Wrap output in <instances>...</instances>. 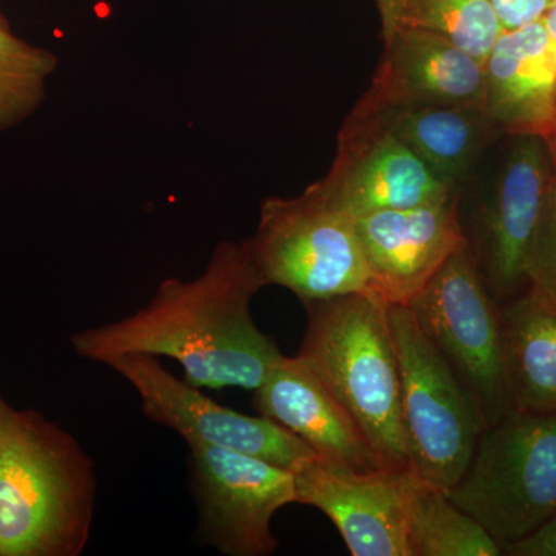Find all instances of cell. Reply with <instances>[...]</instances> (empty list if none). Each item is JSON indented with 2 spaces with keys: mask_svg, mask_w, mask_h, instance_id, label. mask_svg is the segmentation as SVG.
I'll list each match as a JSON object with an SVG mask.
<instances>
[{
  "mask_svg": "<svg viewBox=\"0 0 556 556\" xmlns=\"http://www.w3.org/2000/svg\"><path fill=\"white\" fill-rule=\"evenodd\" d=\"M265 287L248 241H219L199 277L166 278L148 305L76 332L70 345L104 365L124 354L169 357L190 386L254 391L281 357L252 318V299Z\"/></svg>",
  "mask_w": 556,
  "mask_h": 556,
  "instance_id": "cell-1",
  "label": "cell"
},
{
  "mask_svg": "<svg viewBox=\"0 0 556 556\" xmlns=\"http://www.w3.org/2000/svg\"><path fill=\"white\" fill-rule=\"evenodd\" d=\"M97 493L93 459L79 442L0 396V556H79Z\"/></svg>",
  "mask_w": 556,
  "mask_h": 556,
  "instance_id": "cell-2",
  "label": "cell"
},
{
  "mask_svg": "<svg viewBox=\"0 0 556 556\" xmlns=\"http://www.w3.org/2000/svg\"><path fill=\"white\" fill-rule=\"evenodd\" d=\"M298 356L338 399L387 468H412L401 409V371L388 305L348 294L305 305Z\"/></svg>",
  "mask_w": 556,
  "mask_h": 556,
  "instance_id": "cell-3",
  "label": "cell"
},
{
  "mask_svg": "<svg viewBox=\"0 0 556 556\" xmlns=\"http://www.w3.org/2000/svg\"><path fill=\"white\" fill-rule=\"evenodd\" d=\"M447 495L501 547L556 515V415L514 412L486 427Z\"/></svg>",
  "mask_w": 556,
  "mask_h": 556,
  "instance_id": "cell-4",
  "label": "cell"
},
{
  "mask_svg": "<svg viewBox=\"0 0 556 556\" xmlns=\"http://www.w3.org/2000/svg\"><path fill=\"white\" fill-rule=\"evenodd\" d=\"M401 371V409L409 463L417 477L447 490L459 481L485 420L409 306H388Z\"/></svg>",
  "mask_w": 556,
  "mask_h": 556,
  "instance_id": "cell-5",
  "label": "cell"
},
{
  "mask_svg": "<svg viewBox=\"0 0 556 556\" xmlns=\"http://www.w3.org/2000/svg\"><path fill=\"white\" fill-rule=\"evenodd\" d=\"M265 278L291 291L303 305L348 294H372L371 276L353 219L309 195L269 197L257 230L248 239Z\"/></svg>",
  "mask_w": 556,
  "mask_h": 556,
  "instance_id": "cell-6",
  "label": "cell"
},
{
  "mask_svg": "<svg viewBox=\"0 0 556 556\" xmlns=\"http://www.w3.org/2000/svg\"><path fill=\"white\" fill-rule=\"evenodd\" d=\"M407 306L477 401L486 427L514 412L500 303L467 243Z\"/></svg>",
  "mask_w": 556,
  "mask_h": 556,
  "instance_id": "cell-7",
  "label": "cell"
},
{
  "mask_svg": "<svg viewBox=\"0 0 556 556\" xmlns=\"http://www.w3.org/2000/svg\"><path fill=\"white\" fill-rule=\"evenodd\" d=\"M188 445L203 543L226 556L276 554L273 519L298 503L294 471L203 442Z\"/></svg>",
  "mask_w": 556,
  "mask_h": 556,
  "instance_id": "cell-8",
  "label": "cell"
},
{
  "mask_svg": "<svg viewBox=\"0 0 556 556\" xmlns=\"http://www.w3.org/2000/svg\"><path fill=\"white\" fill-rule=\"evenodd\" d=\"M511 138L514 144L495 181L478 201L471 230L466 232L479 274L497 303L526 291L527 262L555 169V155L547 141Z\"/></svg>",
  "mask_w": 556,
  "mask_h": 556,
  "instance_id": "cell-9",
  "label": "cell"
},
{
  "mask_svg": "<svg viewBox=\"0 0 556 556\" xmlns=\"http://www.w3.org/2000/svg\"><path fill=\"white\" fill-rule=\"evenodd\" d=\"M108 367L137 391L144 416L177 431L190 442L233 450L298 471L318 457L298 437L265 416H248L223 407L185 379L167 371L149 354L110 358Z\"/></svg>",
  "mask_w": 556,
  "mask_h": 556,
  "instance_id": "cell-10",
  "label": "cell"
},
{
  "mask_svg": "<svg viewBox=\"0 0 556 556\" xmlns=\"http://www.w3.org/2000/svg\"><path fill=\"white\" fill-rule=\"evenodd\" d=\"M305 190L351 219L387 208L437 203L460 193L379 121L354 115L348 116L340 130L331 169Z\"/></svg>",
  "mask_w": 556,
  "mask_h": 556,
  "instance_id": "cell-11",
  "label": "cell"
},
{
  "mask_svg": "<svg viewBox=\"0 0 556 556\" xmlns=\"http://www.w3.org/2000/svg\"><path fill=\"white\" fill-rule=\"evenodd\" d=\"M460 193L407 208H387L353 219L371 292L388 306L409 305L448 258L467 243Z\"/></svg>",
  "mask_w": 556,
  "mask_h": 556,
  "instance_id": "cell-12",
  "label": "cell"
},
{
  "mask_svg": "<svg viewBox=\"0 0 556 556\" xmlns=\"http://www.w3.org/2000/svg\"><path fill=\"white\" fill-rule=\"evenodd\" d=\"M294 477L298 504L327 515L351 555L409 556L413 468L356 471L317 459L294 471Z\"/></svg>",
  "mask_w": 556,
  "mask_h": 556,
  "instance_id": "cell-13",
  "label": "cell"
},
{
  "mask_svg": "<svg viewBox=\"0 0 556 556\" xmlns=\"http://www.w3.org/2000/svg\"><path fill=\"white\" fill-rule=\"evenodd\" d=\"M382 56L353 115L424 105L482 109L484 64L434 33L382 27Z\"/></svg>",
  "mask_w": 556,
  "mask_h": 556,
  "instance_id": "cell-14",
  "label": "cell"
},
{
  "mask_svg": "<svg viewBox=\"0 0 556 556\" xmlns=\"http://www.w3.org/2000/svg\"><path fill=\"white\" fill-rule=\"evenodd\" d=\"M482 112L497 134L556 150V56L544 20L504 30L484 62Z\"/></svg>",
  "mask_w": 556,
  "mask_h": 556,
  "instance_id": "cell-15",
  "label": "cell"
},
{
  "mask_svg": "<svg viewBox=\"0 0 556 556\" xmlns=\"http://www.w3.org/2000/svg\"><path fill=\"white\" fill-rule=\"evenodd\" d=\"M252 405L260 416L305 442L321 463L356 471L387 468L353 417L299 356L281 354L254 390Z\"/></svg>",
  "mask_w": 556,
  "mask_h": 556,
  "instance_id": "cell-16",
  "label": "cell"
},
{
  "mask_svg": "<svg viewBox=\"0 0 556 556\" xmlns=\"http://www.w3.org/2000/svg\"><path fill=\"white\" fill-rule=\"evenodd\" d=\"M361 118L379 121L457 192H463L482 152L500 135L482 109L463 105L388 109Z\"/></svg>",
  "mask_w": 556,
  "mask_h": 556,
  "instance_id": "cell-17",
  "label": "cell"
},
{
  "mask_svg": "<svg viewBox=\"0 0 556 556\" xmlns=\"http://www.w3.org/2000/svg\"><path fill=\"white\" fill-rule=\"evenodd\" d=\"M500 309L514 409L556 415V306L527 288Z\"/></svg>",
  "mask_w": 556,
  "mask_h": 556,
  "instance_id": "cell-18",
  "label": "cell"
},
{
  "mask_svg": "<svg viewBox=\"0 0 556 556\" xmlns=\"http://www.w3.org/2000/svg\"><path fill=\"white\" fill-rule=\"evenodd\" d=\"M409 556H500L495 538L450 500L447 492L417 477L408 503Z\"/></svg>",
  "mask_w": 556,
  "mask_h": 556,
  "instance_id": "cell-19",
  "label": "cell"
},
{
  "mask_svg": "<svg viewBox=\"0 0 556 556\" xmlns=\"http://www.w3.org/2000/svg\"><path fill=\"white\" fill-rule=\"evenodd\" d=\"M382 27L434 33L484 64L504 28L489 0H376Z\"/></svg>",
  "mask_w": 556,
  "mask_h": 556,
  "instance_id": "cell-20",
  "label": "cell"
},
{
  "mask_svg": "<svg viewBox=\"0 0 556 556\" xmlns=\"http://www.w3.org/2000/svg\"><path fill=\"white\" fill-rule=\"evenodd\" d=\"M58 64L53 51L17 38L9 22H0V130L17 126L38 110Z\"/></svg>",
  "mask_w": 556,
  "mask_h": 556,
  "instance_id": "cell-21",
  "label": "cell"
},
{
  "mask_svg": "<svg viewBox=\"0 0 556 556\" xmlns=\"http://www.w3.org/2000/svg\"><path fill=\"white\" fill-rule=\"evenodd\" d=\"M526 274L527 288L556 306V155L554 178Z\"/></svg>",
  "mask_w": 556,
  "mask_h": 556,
  "instance_id": "cell-22",
  "label": "cell"
},
{
  "mask_svg": "<svg viewBox=\"0 0 556 556\" xmlns=\"http://www.w3.org/2000/svg\"><path fill=\"white\" fill-rule=\"evenodd\" d=\"M555 0H489L504 30H515L544 20Z\"/></svg>",
  "mask_w": 556,
  "mask_h": 556,
  "instance_id": "cell-23",
  "label": "cell"
},
{
  "mask_svg": "<svg viewBox=\"0 0 556 556\" xmlns=\"http://www.w3.org/2000/svg\"><path fill=\"white\" fill-rule=\"evenodd\" d=\"M508 556H556V515L522 540L503 547Z\"/></svg>",
  "mask_w": 556,
  "mask_h": 556,
  "instance_id": "cell-24",
  "label": "cell"
},
{
  "mask_svg": "<svg viewBox=\"0 0 556 556\" xmlns=\"http://www.w3.org/2000/svg\"><path fill=\"white\" fill-rule=\"evenodd\" d=\"M544 22H546L548 36H551L552 49H554V53L556 56V0L554 2V5H552V9L548 10L546 17H544Z\"/></svg>",
  "mask_w": 556,
  "mask_h": 556,
  "instance_id": "cell-25",
  "label": "cell"
},
{
  "mask_svg": "<svg viewBox=\"0 0 556 556\" xmlns=\"http://www.w3.org/2000/svg\"><path fill=\"white\" fill-rule=\"evenodd\" d=\"M0 22H9L5 20V17L2 16V13H0Z\"/></svg>",
  "mask_w": 556,
  "mask_h": 556,
  "instance_id": "cell-26",
  "label": "cell"
}]
</instances>
